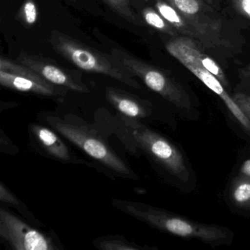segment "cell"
<instances>
[{
  "label": "cell",
  "mask_w": 250,
  "mask_h": 250,
  "mask_svg": "<svg viewBox=\"0 0 250 250\" xmlns=\"http://www.w3.org/2000/svg\"><path fill=\"white\" fill-rule=\"evenodd\" d=\"M112 204L152 228L181 238L198 239L213 247L230 244L233 238L232 231L225 227L200 223L143 203L115 200Z\"/></svg>",
  "instance_id": "obj_1"
},
{
  "label": "cell",
  "mask_w": 250,
  "mask_h": 250,
  "mask_svg": "<svg viewBox=\"0 0 250 250\" xmlns=\"http://www.w3.org/2000/svg\"><path fill=\"white\" fill-rule=\"evenodd\" d=\"M46 120L58 134L114 173L133 179L137 178L125 161L90 125L71 121L68 117L62 119L59 117L47 115Z\"/></svg>",
  "instance_id": "obj_2"
},
{
  "label": "cell",
  "mask_w": 250,
  "mask_h": 250,
  "mask_svg": "<svg viewBox=\"0 0 250 250\" xmlns=\"http://www.w3.org/2000/svg\"><path fill=\"white\" fill-rule=\"evenodd\" d=\"M49 42L55 52L80 69L103 74L129 87L140 88V84L133 78V76L115 58L110 59L60 32H52Z\"/></svg>",
  "instance_id": "obj_3"
},
{
  "label": "cell",
  "mask_w": 250,
  "mask_h": 250,
  "mask_svg": "<svg viewBox=\"0 0 250 250\" xmlns=\"http://www.w3.org/2000/svg\"><path fill=\"white\" fill-rule=\"evenodd\" d=\"M130 144L150 156L155 162L178 179L187 182L190 172L181 152L162 134L136 119L124 118Z\"/></svg>",
  "instance_id": "obj_4"
},
{
  "label": "cell",
  "mask_w": 250,
  "mask_h": 250,
  "mask_svg": "<svg viewBox=\"0 0 250 250\" xmlns=\"http://www.w3.org/2000/svg\"><path fill=\"white\" fill-rule=\"evenodd\" d=\"M112 57L131 75L139 77L149 88L176 107L187 110L191 109V100L187 92L162 71L119 49H112Z\"/></svg>",
  "instance_id": "obj_5"
},
{
  "label": "cell",
  "mask_w": 250,
  "mask_h": 250,
  "mask_svg": "<svg viewBox=\"0 0 250 250\" xmlns=\"http://www.w3.org/2000/svg\"><path fill=\"white\" fill-rule=\"evenodd\" d=\"M167 50L184 66L189 70L203 84L223 101L230 113L235 117L241 126L250 134V121L245 116L224 87L219 79L208 71L196 58L191 49L189 39L179 38L170 41L166 46Z\"/></svg>",
  "instance_id": "obj_6"
},
{
  "label": "cell",
  "mask_w": 250,
  "mask_h": 250,
  "mask_svg": "<svg viewBox=\"0 0 250 250\" xmlns=\"http://www.w3.org/2000/svg\"><path fill=\"white\" fill-rule=\"evenodd\" d=\"M0 84L11 90L47 97H58L65 93L36 71L8 58L0 59Z\"/></svg>",
  "instance_id": "obj_7"
},
{
  "label": "cell",
  "mask_w": 250,
  "mask_h": 250,
  "mask_svg": "<svg viewBox=\"0 0 250 250\" xmlns=\"http://www.w3.org/2000/svg\"><path fill=\"white\" fill-rule=\"evenodd\" d=\"M0 237L17 250H57L45 234L26 223L14 213L0 209Z\"/></svg>",
  "instance_id": "obj_8"
},
{
  "label": "cell",
  "mask_w": 250,
  "mask_h": 250,
  "mask_svg": "<svg viewBox=\"0 0 250 250\" xmlns=\"http://www.w3.org/2000/svg\"><path fill=\"white\" fill-rule=\"evenodd\" d=\"M17 61L28 67L42 76L43 79L55 84L78 93H87L90 92L87 86L69 71L63 69L59 65H55L46 59L21 53Z\"/></svg>",
  "instance_id": "obj_9"
},
{
  "label": "cell",
  "mask_w": 250,
  "mask_h": 250,
  "mask_svg": "<svg viewBox=\"0 0 250 250\" xmlns=\"http://www.w3.org/2000/svg\"><path fill=\"white\" fill-rule=\"evenodd\" d=\"M30 130L38 144L48 156L63 163H77L78 161L69 147L55 131L36 124L30 125Z\"/></svg>",
  "instance_id": "obj_10"
},
{
  "label": "cell",
  "mask_w": 250,
  "mask_h": 250,
  "mask_svg": "<svg viewBox=\"0 0 250 250\" xmlns=\"http://www.w3.org/2000/svg\"><path fill=\"white\" fill-rule=\"evenodd\" d=\"M106 99L109 103L123 115L132 118L142 119L151 113L150 108L134 96L114 87L106 90Z\"/></svg>",
  "instance_id": "obj_11"
},
{
  "label": "cell",
  "mask_w": 250,
  "mask_h": 250,
  "mask_svg": "<svg viewBox=\"0 0 250 250\" xmlns=\"http://www.w3.org/2000/svg\"><path fill=\"white\" fill-rule=\"evenodd\" d=\"M229 195L232 203L240 208H250V177L240 175L231 184Z\"/></svg>",
  "instance_id": "obj_12"
},
{
  "label": "cell",
  "mask_w": 250,
  "mask_h": 250,
  "mask_svg": "<svg viewBox=\"0 0 250 250\" xmlns=\"http://www.w3.org/2000/svg\"><path fill=\"white\" fill-rule=\"evenodd\" d=\"M95 247L102 250H152L149 247H143L129 242L122 237L111 235L99 238L94 241Z\"/></svg>",
  "instance_id": "obj_13"
},
{
  "label": "cell",
  "mask_w": 250,
  "mask_h": 250,
  "mask_svg": "<svg viewBox=\"0 0 250 250\" xmlns=\"http://www.w3.org/2000/svg\"><path fill=\"white\" fill-rule=\"evenodd\" d=\"M189 42L193 52H194L197 60L200 61V63L203 65V66L208 71H210L211 74H213L215 77H217L223 85H228L226 77H225V74H224L223 71H222V68L219 67V65L212 58L208 56L206 54L202 52L201 50L196 46L194 42L189 39Z\"/></svg>",
  "instance_id": "obj_14"
},
{
  "label": "cell",
  "mask_w": 250,
  "mask_h": 250,
  "mask_svg": "<svg viewBox=\"0 0 250 250\" xmlns=\"http://www.w3.org/2000/svg\"><path fill=\"white\" fill-rule=\"evenodd\" d=\"M104 2L117 14L136 25H140L142 21L134 14L130 5V0H103Z\"/></svg>",
  "instance_id": "obj_15"
},
{
  "label": "cell",
  "mask_w": 250,
  "mask_h": 250,
  "mask_svg": "<svg viewBox=\"0 0 250 250\" xmlns=\"http://www.w3.org/2000/svg\"><path fill=\"white\" fill-rule=\"evenodd\" d=\"M156 7L160 15L175 28L181 30L184 27V21L172 6L159 0L156 2Z\"/></svg>",
  "instance_id": "obj_16"
},
{
  "label": "cell",
  "mask_w": 250,
  "mask_h": 250,
  "mask_svg": "<svg viewBox=\"0 0 250 250\" xmlns=\"http://www.w3.org/2000/svg\"><path fill=\"white\" fill-rule=\"evenodd\" d=\"M143 17L146 22L153 28L169 34H172L171 27L168 25L165 19L159 13L158 14L151 8H145L143 11Z\"/></svg>",
  "instance_id": "obj_17"
},
{
  "label": "cell",
  "mask_w": 250,
  "mask_h": 250,
  "mask_svg": "<svg viewBox=\"0 0 250 250\" xmlns=\"http://www.w3.org/2000/svg\"><path fill=\"white\" fill-rule=\"evenodd\" d=\"M20 20L27 26L36 24L38 20V8L34 0H26L19 13Z\"/></svg>",
  "instance_id": "obj_18"
},
{
  "label": "cell",
  "mask_w": 250,
  "mask_h": 250,
  "mask_svg": "<svg viewBox=\"0 0 250 250\" xmlns=\"http://www.w3.org/2000/svg\"><path fill=\"white\" fill-rule=\"evenodd\" d=\"M172 2L180 11L188 15H194L200 11L197 0H172Z\"/></svg>",
  "instance_id": "obj_19"
},
{
  "label": "cell",
  "mask_w": 250,
  "mask_h": 250,
  "mask_svg": "<svg viewBox=\"0 0 250 250\" xmlns=\"http://www.w3.org/2000/svg\"><path fill=\"white\" fill-rule=\"evenodd\" d=\"M232 99L243 113L250 121V96L238 93L233 95Z\"/></svg>",
  "instance_id": "obj_20"
},
{
  "label": "cell",
  "mask_w": 250,
  "mask_h": 250,
  "mask_svg": "<svg viewBox=\"0 0 250 250\" xmlns=\"http://www.w3.org/2000/svg\"><path fill=\"white\" fill-rule=\"evenodd\" d=\"M0 200L2 203L17 207L21 203L20 200L4 185L3 183L0 184Z\"/></svg>",
  "instance_id": "obj_21"
},
{
  "label": "cell",
  "mask_w": 250,
  "mask_h": 250,
  "mask_svg": "<svg viewBox=\"0 0 250 250\" xmlns=\"http://www.w3.org/2000/svg\"><path fill=\"white\" fill-rule=\"evenodd\" d=\"M234 4L240 13L250 19V0H234Z\"/></svg>",
  "instance_id": "obj_22"
},
{
  "label": "cell",
  "mask_w": 250,
  "mask_h": 250,
  "mask_svg": "<svg viewBox=\"0 0 250 250\" xmlns=\"http://www.w3.org/2000/svg\"><path fill=\"white\" fill-rule=\"evenodd\" d=\"M241 175L250 177V159L244 162L241 168Z\"/></svg>",
  "instance_id": "obj_23"
},
{
  "label": "cell",
  "mask_w": 250,
  "mask_h": 250,
  "mask_svg": "<svg viewBox=\"0 0 250 250\" xmlns=\"http://www.w3.org/2000/svg\"><path fill=\"white\" fill-rule=\"evenodd\" d=\"M68 1H70V2H77V0H68Z\"/></svg>",
  "instance_id": "obj_24"
}]
</instances>
